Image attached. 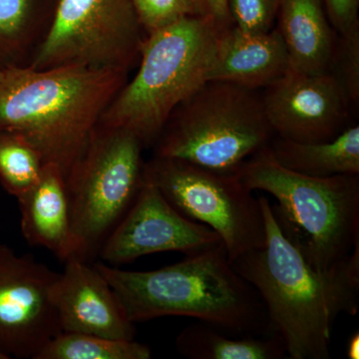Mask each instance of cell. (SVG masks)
Wrapping results in <instances>:
<instances>
[{
	"label": "cell",
	"instance_id": "cell-3",
	"mask_svg": "<svg viewBox=\"0 0 359 359\" xmlns=\"http://www.w3.org/2000/svg\"><path fill=\"white\" fill-rule=\"evenodd\" d=\"M94 266L133 323L186 316L233 337L268 334L264 302L233 268L222 241L155 271H124L101 263Z\"/></svg>",
	"mask_w": 359,
	"mask_h": 359
},
{
	"label": "cell",
	"instance_id": "cell-12",
	"mask_svg": "<svg viewBox=\"0 0 359 359\" xmlns=\"http://www.w3.org/2000/svg\"><path fill=\"white\" fill-rule=\"evenodd\" d=\"M264 109L276 136L302 143L332 140L347 128L351 102L330 72L289 69L264 88Z\"/></svg>",
	"mask_w": 359,
	"mask_h": 359
},
{
	"label": "cell",
	"instance_id": "cell-25",
	"mask_svg": "<svg viewBox=\"0 0 359 359\" xmlns=\"http://www.w3.org/2000/svg\"><path fill=\"white\" fill-rule=\"evenodd\" d=\"M328 20L337 33L359 23V0H323Z\"/></svg>",
	"mask_w": 359,
	"mask_h": 359
},
{
	"label": "cell",
	"instance_id": "cell-9",
	"mask_svg": "<svg viewBox=\"0 0 359 359\" xmlns=\"http://www.w3.org/2000/svg\"><path fill=\"white\" fill-rule=\"evenodd\" d=\"M145 39L133 0H56L50 27L28 67L80 65L129 74Z\"/></svg>",
	"mask_w": 359,
	"mask_h": 359
},
{
	"label": "cell",
	"instance_id": "cell-4",
	"mask_svg": "<svg viewBox=\"0 0 359 359\" xmlns=\"http://www.w3.org/2000/svg\"><path fill=\"white\" fill-rule=\"evenodd\" d=\"M250 190L271 194L283 233L318 271L344 262L359 245V175L306 176L283 167L269 146L238 172Z\"/></svg>",
	"mask_w": 359,
	"mask_h": 359
},
{
	"label": "cell",
	"instance_id": "cell-28",
	"mask_svg": "<svg viewBox=\"0 0 359 359\" xmlns=\"http://www.w3.org/2000/svg\"><path fill=\"white\" fill-rule=\"evenodd\" d=\"M4 77V70L0 69V83H1L2 79Z\"/></svg>",
	"mask_w": 359,
	"mask_h": 359
},
{
	"label": "cell",
	"instance_id": "cell-20",
	"mask_svg": "<svg viewBox=\"0 0 359 359\" xmlns=\"http://www.w3.org/2000/svg\"><path fill=\"white\" fill-rule=\"evenodd\" d=\"M149 346L134 339L60 332L40 351L36 359H149Z\"/></svg>",
	"mask_w": 359,
	"mask_h": 359
},
{
	"label": "cell",
	"instance_id": "cell-17",
	"mask_svg": "<svg viewBox=\"0 0 359 359\" xmlns=\"http://www.w3.org/2000/svg\"><path fill=\"white\" fill-rule=\"evenodd\" d=\"M283 167L306 176L359 175V126L344 129L332 140L302 143L275 136L269 145Z\"/></svg>",
	"mask_w": 359,
	"mask_h": 359
},
{
	"label": "cell",
	"instance_id": "cell-14",
	"mask_svg": "<svg viewBox=\"0 0 359 359\" xmlns=\"http://www.w3.org/2000/svg\"><path fill=\"white\" fill-rule=\"evenodd\" d=\"M290 68L289 52L276 27L262 34H249L231 26L219 34L208 81L266 88Z\"/></svg>",
	"mask_w": 359,
	"mask_h": 359
},
{
	"label": "cell",
	"instance_id": "cell-18",
	"mask_svg": "<svg viewBox=\"0 0 359 359\" xmlns=\"http://www.w3.org/2000/svg\"><path fill=\"white\" fill-rule=\"evenodd\" d=\"M56 0H0V69L26 67L50 27Z\"/></svg>",
	"mask_w": 359,
	"mask_h": 359
},
{
	"label": "cell",
	"instance_id": "cell-26",
	"mask_svg": "<svg viewBox=\"0 0 359 359\" xmlns=\"http://www.w3.org/2000/svg\"><path fill=\"white\" fill-rule=\"evenodd\" d=\"M194 4L197 15L209 18L223 29L233 26L226 0H194Z\"/></svg>",
	"mask_w": 359,
	"mask_h": 359
},
{
	"label": "cell",
	"instance_id": "cell-8",
	"mask_svg": "<svg viewBox=\"0 0 359 359\" xmlns=\"http://www.w3.org/2000/svg\"><path fill=\"white\" fill-rule=\"evenodd\" d=\"M144 177L159 189L177 211L216 231L231 263L264 245L261 203L238 173L153 157L144 164Z\"/></svg>",
	"mask_w": 359,
	"mask_h": 359
},
{
	"label": "cell",
	"instance_id": "cell-13",
	"mask_svg": "<svg viewBox=\"0 0 359 359\" xmlns=\"http://www.w3.org/2000/svg\"><path fill=\"white\" fill-rule=\"evenodd\" d=\"M51 290L61 330L134 339L136 328L106 278L87 261L70 257Z\"/></svg>",
	"mask_w": 359,
	"mask_h": 359
},
{
	"label": "cell",
	"instance_id": "cell-10",
	"mask_svg": "<svg viewBox=\"0 0 359 359\" xmlns=\"http://www.w3.org/2000/svg\"><path fill=\"white\" fill-rule=\"evenodd\" d=\"M58 275L0 244V359H36L62 332L51 299Z\"/></svg>",
	"mask_w": 359,
	"mask_h": 359
},
{
	"label": "cell",
	"instance_id": "cell-7",
	"mask_svg": "<svg viewBox=\"0 0 359 359\" xmlns=\"http://www.w3.org/2000/svg\"><path fill=\"white\" fill-rule=\"evenodd\" d=\"M144 146L127 130L99 124L67 180L72 257L88 261L133 204L144 182Z\"/></svg>",
	"mask_w": 359,
	"mask_h": 359
},
{
	"label": "cell",
	"instance_id": "cell-21",
	"mask_svg": "<svg viewBox=\"0 0 359 359\" xmlns=\"http://www.w3.org/2000/svg\"><path fill=\"white\" fill-rule=\"evenodd\" d=\"M43 161L18 135L0 131V183L18 199L39 181Z\"/></svg>",
	"mask_w": 359,
	"mask_h": 359
},
{
	"label": "cell",
	"instance_id": "cell-15",
	"mask_svg": "<svg viewBox=\"0 0 359 359\" xmlns=\"http://www.w3.org/2000/svg\"><path fill=\"white\" fill-rule=\"evenodd\" d=\"M18 201L28 244L50 250L62 262L72 257L69 197L60 170L44 165L39 181Z\"/></svg>",
	"mask_w": 359,
	"mask_h": 359
},
{
	"label": "cell",
	"instance_id": "cell-19",
	"mask_svg": "<svg viewBox=\"0 0 359 359\" xmlns=\"http://www.w3.org/2000/svg\"><path fill=\"white\" fill-rule=\"evenodd\" d=\"M176 346L191 359L287 358L282 340L275 335L233 337L202 321L184 328Z\"/></svg>",
	"mask_w": 359,
	"mask_h": 359
},
{
	"label": "cell",
	"instance_id": "cell-2",
	"mask_svg": "<svg viewBox=\"0 0 359 359\" xmlns=\"http://www.w3.org/2000/svg\"><path fill=\"white\" fill-rule=\"evenodd\" d=\"M127 80V73L80 65L4 70L0 131L30 144L43 164L57 167L66 182Z\"/></svg>",
	"mask_w": 359,
	"mask_h": 359
},
{
	"label": "cell",
	"instance_id": "cell-16",
	"mask_svg": "<svg viewBox=\"0 0 359 359\" xmlns=\"http://www.w3.org/2000/svg\"><path fill=\"white\" fill-rule=\"evenodd\" d=\"M276 21L289 52L290 69L327 72L337 34L323 0H280Z\"/></svg>",
	"mask_w": 359,
	"mask_h": 359
},
{
	"label": "cell",
	"instance_id": "cell-6",
	"mask_svg": "<svg viewBox=\"0 0 359 359\" xmlns=\"http://www.w3.org/2000/svg\"><path fill=\"white\" fill-rule=\"evenodd\" d=\"M275 136L256 90L209 80L170 116L153 145L154 157L238 173Z\"/></svg>",
	"mask_w": 359,
	"mask_h": 359
},
{
	"label": "cell",
	"instance_id": "cell-5",
	"mask_svg": "<svg viewBox=\"0 0 359 359\" xmlns=\"http://www.w3.org/2000/svg\"><path fill=\"white\" fill-rule=\"evenodd\" d=\"M223 30L194 15L146 36L136 75L123 85L100 125L132 132L144 148L154 145L175 109L208 81Z\"/></svg>",
	"mask_w": 359,
	"mask_h": 359
},
{
	"label": "cell",
	"instance_id": "cell-27",
	"mask_svg": "<svg viewBox=\"0 0 359 359\" xmlns=\"http://www.w3.org/2000/svg\"><path fill=\"white\" fill-rule=\"evenodd\" d=\"M346 356L349 359L359 358V334L358 332H354L347 341Z\"/></svg>",
	"mask_w": 359,
	"mask_h": 359
},
{
	"label": "cell",
	"instance_id": "cell-23",
	"mask_svg": "<svg viewBox=\"0 0 359 359\" xmlns=\"http://www.w3.org/2000/svg\"><path fill=\"white\" fill-rule=\"evenodd\" d=\"M133 4L146 36L197 15L194 0H133Z\"/></svg>",
	"mask_w": 359,
	"mask_h": 359
},
{
	"label": "cell",
	"instance_id": "cell-22",
	"mask_svg": "<svg viewBox=\"0 0 359 359\" xmlns=\"http://www.w3.org/2000/svg\"><path fill=\"white\" fill-rule=\"evenodd\" d=\"M334 55L328 72L346 92L353 107L359 105V23L337 33Z\"/></svg>",
	"mask_w": 359,
	"mask_h": 359
},
{
	"label": "cell",
	"instance_id": "cell-24",
	"mask_svg": "<svg viewBox=\"0 0 359 359\" xmlns=\"http://www.w3.org/2000/svg\"><path fill=\"white\" fill-rule=\"evenodd\" d=\"M280 0H226L233 26L249 34H262L275 28Z\"/></svg>",
	"mask_w": 359,
	"mask_h": 359
},
{
	"label": "cell",
	"instance_id": "cell-1",
	"mask_svg": "<svg viewBox=\"0 0 359 359\" xmlns=\"http://www.w3.org/2000/svg\"><path fill=\"white\" fill-rule=\"evenodd\" d=\"M266 242L231 262L261 297L268 334L282 340L290 359L330 358L335 320L359 309V245L327 271L313 269L283 233L268 198H259Z\"/></svg>",
	"mask_w": 359,
	"mask_h": 359
},
{
	"label": "cell",
	"instance_id": "cell-11",
	"mask_svg": "<svg viewBox=\"0 0 359 359\" xmlns=\"http://www.w3.org/2000/svg\"><path fill=\"white\" fill-rule=\"evenodd\" d=\"M219 241L222 240L216 231L177 211L159 189L144 177L133 204L99 252L107 263L122 264L158 252L188 255Z\"/></svg>",
	"mask_w": 359,
	"mask_h": 359
}]
</instances>
